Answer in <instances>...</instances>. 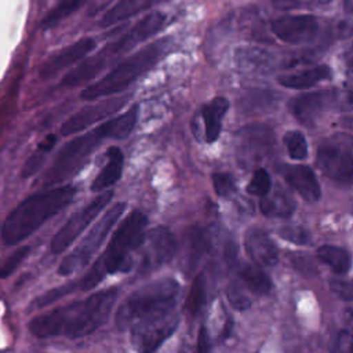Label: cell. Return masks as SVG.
I'll use <instances>...</instances> for the list:
<instances>
[{"label": "cell", "mask_w": 353, "mask_h": 353, "mask_svg": "<svg viewBox=\"0 0 353 353\" xmlns=\"http://www.w3.org/2000/svg\"><path fill=\"white\" fill-rule=\"evenodd\" d=\"M119 296L117 287H109L50 312L36 316L29 323V331L37 338L66 336L83 338L103 325Z\"/></svg>", "instance_id": "cell-1"}, {"label": "cell", "mask_w": 353, "mask_h": 353, "mask_svg": "<svg viewBox=\"0 0 353 353\" xmlns=\"http://www.w3.org/2000/svg\"><path fill=\"white\" fill-rule=\"evenodd\" d=\"M138 105H132L123 114H119L94 130L76 137L68 142L55 156L51 167L44 172L40 185L50 188L65 182L76 174L88 160V157L106 139H123L128 137L138 119Z\"/></svg>", "instance_id": "cell-2"}, {"label": "cell", "mask_w": 353, "mask_h": 353, "mask_svg": "<svg viewBox=\"0 0 353 353\" xmlns=\"http://www.w3.org/2000/svg\"><path fill=\"white\" fill-rule=\"evenodd\" d=\"M179 294L181 287L174 277H163L137 288L120 303L114 316L116 327L131 332L171 317Z\"/></svg>", "instance_id": "cell-3"}, {"label": "cell", "mask_w": 353, "mask_h": 353, "mask_svg": "<svg viewBox=\"0 0 353 353\" xmlns=\"http://www.w3.org/2000/svg\"><path fill=\"white\" fill-rule=\"evenodd\" d=\"M146 226L148 216L139 210H132L116 232H113L106 250L94 262L91 269L80 280H76L77 290H91L108 274L128 273L132 269L131 252L139 248Z\"/></svg>", "instance_id": "cell-4"}, {"label": "cell", "mask_w": 353, "mask_h": 353, "mask_svg": "<svg viewBox=\"0 0 353 353\" xmlns=\"http://www.w3.org/2000/svg\"><path fill=\"white\" fill-rule=\"evenodd\" d=\"M76 193V186L63 185L26 197L4 219L1 226L3 241L10 245L23 241L50 218L68 207Z\"/></svg>", "instance_id": "cell-5"}, {"label": "cell", "mask_w": 353, "mask_h": 353, "mask_svg": "<svg viewBox=\"0 0 353 353\" xmlns=\"http://www.w3.org/2000/svg\"><path fill=\"white\" fill-rule=\"evenodd\" d=\"M165 15L163 12L154 11L148 14L145 18L139 19L132 28H130L117 40L108 43L97 54L88 57L80 62L74 69L66 73L59 85L65 88H73L91 79H94L99 72H102L108 65L114 62L120 55L128 52L139 43L154 36L164 25Z\"/></svg>", "instance_id": "cell-6"}, {"label": "cell", "mask_w": 353, "mask_h": 353, "mask_svg": "<svg viewBox=\"0 0 353 353\" xmlns=\"http://www.w3.org/2000/svg\"><path fill=\"white\" fill-rule=\"evenodd\" d=\"M170 46H171L170 37H161L145 46L139 51L134 52L132 55L121 61L101 80L84 88L80 97L87 101H95L98 98L112 97L114 94L124 91L137 79H139L143 73H146L150 68H153L161 59V57L167 52Z\"/></svg>", "instance_id": "cell-7"}, {"label": "cell", "mask_w": 353, "mask_h": 353, "mask_svg": "<svg viewBox=\"0 0 353 353\" xmlns=\"http://www.w3.org/2000/svg\"><path fill=\"white\" fill-rule=\"evenodd\" d=\"M125 210V203L119 201L113 204L106 212L101 216V219L91 228L88 234L80 241V244L66 255L59 263L58 273L62 276H70L88 265L94 254L99 250L119 218L123 215Z\"/></svg>", "instance_id": "cell-8"}, {"label": "cell", "mask_w": 353, "mask_h": 353, "mask_svg": "<svg viewBox=\"0 0 353 353\" xmlns=\"http://www.w3.org/2000/svg\"><path fill=\"white\" fill-rule=\"evenodd\" d=\"M352 137L335 134L325 138L317 148L316 161L319 168L331 179L350 182L353 175V149Z\"/></svg>", "instance_id": "cell-9"}, {"label": "cell", "mask_w": 353, "mask_h": 353, "mask_svg": "<svg viewBox=\"0 0 353 353\" xmlns=\"http://www.w3.org/2000/svg\"><path fill=\"white\" fill-rule=\"evenodd\" d=\"M113 197V190L99 193L83 208L76 211L54 234L51 240V252L62 254L83 232L84 229L98 216V214L109 204Z\"/></svg>", "instance_id": "cell-10"}, {"label": "cell", "mask_w": 353, "mask_h": 353, "mask_svg": "<svg viewBox=\"0 0 353 353\" xmlns=\"http://www.w3.org/2000/svg\"><path fill=\"white\" fill-rule=\"evenodd\" d=\"M139 247H142L139 273H149L171 261L176 251V240L170 229L157 226L145 233Z\"/></svg>", "instance_id": "cell-11"}, {"label": "cell", "mask_w": 353, "mask_h": 353, "mask_svg": "<svg viewBox=\"0 0 353 353\" xmlns=\"http://www.w3.org/2000/svg\"><path fill=\"white\" fill-rule=\"evenodd\" d=\"M272 33L287 44H305L313 41L320 30V22L314 15L298 14L273 19Z\"/></svg>", "instance_id": "cell-12"}, {"label": "cell", "mask_w": 353, "mask_h": 353, "mask_svg": "<svg viewBox=\"0 0 353 353\" xmlns=\"http://www.w3.org/2000/svg\"><path fill=\"white\" fill-rule=\"evenodd\" d=\"M338 99L335 90H317L294 97L290 102V112L305 127H313L320 117L330 110Z\"/></svg>", "instance_id": "cell-13"}, {"label": "cell", "mask_w": 353, "mask_h": 353, "mask_svg": "<svg viewBox=\"0 0 353 353\" xmlns=\"http://www.w3.org/2000/svg\"><path fill=\"white\" fill-rule=\"evenodd\" d=\"M130 95L123 97H114L109 99H102L94 105H88L74 114H72L62 125H61V134L62 135H72L76 132L83 131L88 125L105 120L110 114L120 110L128 101Z\"/></svg>", "instance_id": "cell-14"}, {"label": "cell", "mask_w": 353, "mask_h": 353, "mask_svg": "<svg viewBox=\"0 0 353 353\" xmlns=\"http://www.w3.org/2000/svg\"><path fill=\"white\" fill-rule=\"evenodd\" d=\"M244 250L248 258L261 268H270L279 261V248L269 233L258 226L247 229Z\"/></svg>", "instance_id": "cell-15"}, {"label": "cell", "mask_w": 353, "mask_h": 353, "mask_svg": "<svg viewBox=\"0 0 353 353\" xmlns=\"http://www.w3.org/2000/svg\"><path fill=\"white\" fill-rule=\"evenodd\" d=\"M94 48H95V40L91 37H83V39L69 44L68 47L52 54L43 62V65L39 69L40 77H43V79L52 77L54 74L59 73L65 68L83 59Z\"/></svg>", "instance_id": "cell-16"}, {"label": "cell", "mask_w": 353, "mask_h": 353, "mask_svg": "<svg viewBox=\"0 0 353 353\" xmlns=\"http://www.w3.org/2000/svg\"><path fill=\"white\" fill-rule=\"evenodd\" d=\"M179 324L176 314L145 328L131 331V343L139 352H154L159 349L165 339H168Z\"/></svg>", "instance_id": "cell-17"}, {"label": "cell", "mask_w": 353, "mask_h": 353, "mask_svg": "<svg viewBox=\"0 0 353 353\" xmlns=\"http://www.w3.org/2000/svg\"><path fill=\"white\" fill-rule=\"evenodd\" d=\"M283 176L285 182L299 193V196L309 201L316 203L321 197V188L317 181L314 171L305 164L285 165L283 170Z\"/></svg>", "instance_id": "cell-18"}, {"label": "cell", "mask_w": 353, "mask_h": 353, "mask_svg": "<svg viewBox=\"0 0 353 353\" xmlns=\"http://www.w3.org/2000/svg\"><path fill=\"white\" fill-rule=\"evenodd\" d=\"M332 76V70L328 65H317L313 68L302 69L294 73L281 74L277 77V81L280 85L292 88V90H302V88H310L320 81L328 80Z\"/></svg>", "instance_id": "cell-19"}, {"label": "cell", "mask_w": 353, "mask_h": 353, "mask_svg": "<svg viewBox=\"0 0 353 353\" xmlns=\"http://www.w3.org/2000/svg\"><path fill=\"white\" fill-rule=\"evenodd\" d=\"M123 164H124L123 152L117 146H110L106 150V164L94 178L91 183V190L102 192L106 188H110L112 185H114L121 178Z\"/></svg>", "instance_id": "cell-20"}, {"label": "cell", "mask_w": 353, "mask_h": 353, "mask_svg": "<svg viewBox=\"0 0 353 353\" xmlns=\"http://www.w3.org/2000/svg\"><path fill=\"white\" fill-rule=\"evenodd\" d=\"M211 248V233L208 229L196 225L189 228L185 234V255L188 270H193L197 262L210 251Z\"/></svg>", "instance_id": "cell-21"}, {"label": "cell", "mask_w": 353, "mask_h": 353, "mask_svg": "<svg viewBox=\"0 0 353 353\" xmlns=\"http://www.w3.org/2000/svg\"><path fill=\"white\" fill-rule=\"evenodd\" d=\"M228 109H229V101L225 97H216L201 108L207 143H212L218 139L222 130V120Z\"/></svg>", "instance_id": "cell-22"}, {"label": "cell", "mask_w": 353, "mask_h": 353, "mask_svg": "<svg viewBox=\"0 0 353 353\" xmlns=\"http://www.w3.org/2000/svg\"><path fill=\"white\" fill-rule=\"evenodd\" d=\"M153 1L154 0H117L110 8L103 12L98 23L101 28H109L142 12L143 10L150 7Z\"/></svg>", "instance_id": "cell-23"}, {"label": "cell", "mask_w": 353, "mask_h": 353, "mask_svg": "<svg viewBox=\"0 0 353 353\" xmlns=\"http://www.w3.org/2000/svg\"><path fill=\"white\" fill-rule=\"evenodd\" d=\"M236 63L244 72L258 73L268 72L274 63V58L270 52L256 47H241L236 51Z\"/></svg>", "instance_id": "cell-24"}, {"label": "cell", "mask_w": 353, "mask_h": 353, "mask_svg": "<svg viewBox=\"0 0 353 353\" xmlns=\"http://www.w3.org/2000/svg\"><path fill=\"white\" fill-rule=\"evenodd\" d=\"M259 208L265 216L287 218V216L292 215V212L295 211L296 201L288 192L279 188L270 196H268V194L262 196V199L259 201Z\"/></svg>", "instance_id": "cell-25"}, {"label": "cell", "mask_w": 353, "mask_h": 353, "mask_svg": "<svg viewBox=\"0 0 353 353\" xmlns=\"http://www.w3.org/2000/svg\"><path fill=\"white\" fill-rule=\"evenodd\" d=\"M237 274L241 285L256 295H266L273 288L272 279L258 265H241Z\"/></svg>", "instance_id": "cell-26"}, {"label": "cell", "mask_w": 353, "mask_h": 353, "mask_svg": "<svg viewBox=\"0 0 353 353\" xmlns=\"http://www.w3.org/2000/svg\"><path fill=\"white\" fill-rule=\"evenodd\" d=\"M272 146V131L268 127H250L241 131V150L250 156H261Z\"/></svg>", "instance_id": "cell-27"}, {"label": "cell", "mask_w": 353, "mask_h": 353, "mask_svg": "<svg viewBox=\"0 0 353 353\" xmlns=\"http://www.w3.org/2000/svg\"><path fill=\"white\" fill-rule=\"evenodd\" d=\"M317 258L325 263L335 274L343 276L349 273L352 258L347 250L336 245L324 244L317 248Z\"/></svg>", "instance_id": "cell-28"}, {"label": "cell", "mask_w": 353, "mask_h": 353, "mask_svg": "<svg viewBox=\"0 0 353 353\" xmlns=\"http://www.w3.org/2000/svg\"><path fill=\"white\" fill-rule=\"evenodd\" d=\"M205 299H207V277L201 272L194 277L192 283V287L185 301V307H183L185 312L192 317L199 314L205 303Z\"/></svg>", "instance_id": "cell-29"}, {"label": "cell", "mask_w": 353, "mask_h": 353, "mask_svg": "<svg viewBox=\"0 0 353 353\" xmlns=\"http://www.w3.org/2000/svg\"><path fill=\"white\" fill-rule=\"evenodd\" d=\"M87 0H61L51 11L47 12V15L41 21L43 29H51L59 22H62L65 18L76 12L79 8H81L85 4Z\"/></svg>", "instance_id": "cell-30"}, {"label": "cell", "mask_w": 353, "mask_h": 353, "mask_svg": "<svg viewBox=\"0 0 353 353\" xmlns=\"http://www.w3.org/2000/svg\"><path fill=\"white\" fill-rule=\"evenodd\" d=\"M57 142V137L54 134H50L47 135L37 146V149L32 153V156L26 160L25 165H23V170H22V176L23 178H29L32 176L33 174L37 172V170L41 167L47 153L54 148Z\"/></svg>", "instance_id": "cell-31"}, {"label": "cell", "mask_w": 353, "mask_h": 353, "mask_svg": "<svg viewBox=\"0 0 353 353\" xmlns=\"http://www.w3.org/2000/svg\"><path fill=\"white\" fill-rule=\"evenodd\" d=\"M284 145L291 159L294 160H303L307 157V142L302 132L291 130L287 131L284 135Z\"/></svg>", "instance_id": "cell-32"}, {"label": "cell", "mask_w": 353, "mask_h": 353, "mask_svg": "<svg viewBox=\"0 0 353 353\" xmlns=\"http://www.w3.org/2000/svg\"><path fill=\"white\" fill-rule=\"evenodd\" d=\"M272 189V178L265 168H256L247 185V192L252 196L269 194Z\"/></svg>", "instance_id": "cell-33"}, {"label": "cell", "mask_w": 353, "mask_h": 353, "mask_svg": "<svg viewBox=\"0 0 353 353\" xmlns=\"http://www.w3.org/2000/svg\"><path fill=\"white\" fill-rule=\"evenodd\" d=\"M277 234L283 240H287V241H290L292 244H298V245L310 244V240H312L310 232L301 225H284V226L279 228Z\"/></svg>", "instance_id": "cell-34"}, {"label": "cell", "mask_w": 353, "mask_h": 353, "mask_svg": "<svg viewBox=\"0 0 353 353\" xmlns=\"http://www.w3.org/2000/svg\"><path fill=\"white\" fill-rule=\"evenodd\" d=\"M247 110H256V109H268L276 101V92L272 91H251L244 98H241Z\"/></svg>", "instance_id": "cell-35"}, {"label": "cell", "mask_w": 353, "mask_h": 353, "mask_svg": "<svg viewBox=\"0 0 353 353\" xmlns=\"http://www.w3.org/2000/svg\"><path fill=\"white\" fill-rule=\"evenodd\" d=\"M76 290H77V287H76V280H74V281H70V283H68V284H63V285H61V287H55V288L47 291L46 294L37 296L36 301L33 302V307H36V309L46 307V306H48L50 303H52V302L61 299L62 296H65V295H68V294H70V292H73V291H76Z\"/></svg>", "instance_id": "cell-36"}, {"label": "cell", "mask_w": 353, "mask_h": 353, "mask_svg": "<svg viewBox=\"0 0 353 353\" xmlns=\"http://www.w3.org/2000/svg\"><path fill=\"white\" fill-rule=\"evenodd\" d=\"M29 251H30L29 245H22V247L17 248L11 255H8L0 263V279L8 277L23 262V259L28 256Z\"/></svg>", "instance_id": "cell-37"}, {"label": "cell", "mask_w": 353, "mask_h": 353, "mask_svg": "<svg viewBox=\"0 0 353 353\" xmlns=\"http://www.w3.org/2000/svg\"><path fill=\"white\" fill-rule=\"evenodd\" d=\"M212 186L219 197H230L236 193V182L229 172H215L212 174Z\"/></svg>", "instance_id": "cell-38"}, {"label": "cell", "mask_w": 353, "mask_h": 353, "mask_svg": "<svg viewBox=\"0 0 353 353\" xmlns=\"http://www.w3.org/2000/svg\"><path fill=\"white\" fill-rule=\"evenodd\" d=\"M226 295L229 299V303L236 309V310H247L251 306L250 298L245 295L241 283L239 281H232L226 290Z\"/></svg>", "instance_id": "cell-39"}, {"label": "cell", "mask_w": 353, "mask_h": 353, "mask_svg": "<svg viewBox=\"0 0 353 353\" xmlns=\"http://www.w3.org/2000/svg\"><path fill=\"white\" fill-rule=\"evenodd\" d=\"M291 265L301 273L310 276V274H316L317 269L314 266V263L312 262V259L306 255H301V254H294L291 256Z\"/></svg>", "instance_id": "cell-40"}, {"label": "cell", "mask_w": 353, "mask_h": 353, "mask_svg": "<svg viewBox=\"0 0 353 353\" xmlns=\"http://www.w3.org/2000/svg\"><path fill=\"white\" fill-rule=\"evenodd\" d=\"M330 287L332 292L343 301H352V283L347 280L332 279L330 280Z\"/></svg>", "instance_id": "cell-41"}, {"label": "cell", "mask_w": 353, "mask_h": 353, "mask_svg": "<svg viewBox=\"0 0 353 353\" xmlns=\"http://www.w3.org/2000/svg\"><path fill=\"white\" fill-rule=\"evenodd\" d=\"M210 349H211V343H210L208 331H207V328L203 325V327H200L199 336H197V350H199V352H208Z\"/></svg>", "instance_id": "cell-42"}, {"label": "cell", "mask_w": 353, "mask_h": 353, "mask_svg": "<svg viewBox=\"0 0 353 353\" xmlns=\"http://www.w3.org/2000/svg\"><path fill=\"white\" fill-rule=\"evenodd\" d=\"M350 341H352L350 332L349 331H342L341 335H339V339H338V350L350 352V346H352Z\"/></svg>", "instance_id": "cell-43"}, {"label": "cell", "mask_w": 353, "mask_h": 353, "mask_svg": "<svg viewBox=\"0 0 353 353\" xmlns=\"http://www.w3.org/2000/svg\"><path fill=\"white\" fill-rule=\"evenodd\" d=\"M313 3H316V4H319V6H325V4H328V3H331L332 0H312Z\"/></svg>", "instance_id": "cell-44"}]
</instances>
